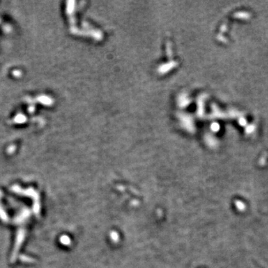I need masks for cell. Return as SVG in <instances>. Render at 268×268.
<instances>
[{
	"label": "cell",
	"mask_w": 268,
	"mask_h": 268,
	"mask_svg": "<svg viewBox=\"0 0 268 268\" xmlns=\"http://www.w3.org/2000/svg\"><path fill=\"white\" fill-rule=\"evenodd\" d=\"M235 205H236V208L239 212H244L246 210V205L243 203L242 201L241 200H236L235 202Z\"/></svg>",
	"instance_id": "6da1fadb"
}]
</instances>
